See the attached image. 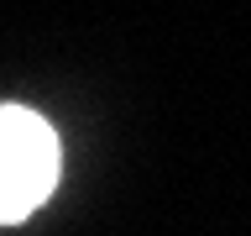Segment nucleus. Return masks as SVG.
I'll return each instance as SVG.
<instances>
[{
	"mask_svg": "<svg viewBox=\"0 0 251 236\" xmlns=\"http://www.w3.org/2000/svg\"><path fill=\"white\" fill-rule=\"evenodd\" d=\"M58 184V137L42 116L0 105V220H21Z\"/></svg>",
	"mask_w": 251,
	"mask_h": 236,
	"instance_id": "nucleus-1",
	"label": "nucleus"
}]
</instances>
